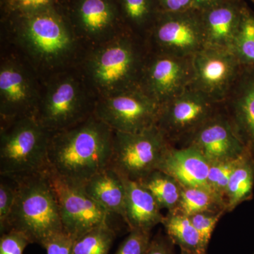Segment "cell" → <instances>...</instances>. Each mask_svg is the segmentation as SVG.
<instances>
[{
  "label": "cell",
  "mask_w": 254,
  "mask_h": 254,
  "mask_svg": "<svg viewBox=\"0 0 254 254\" xmlns=\"http://www.w3.org/2000/svg\"><path fill=\"white\" fill-rule=\"evenodd\" d=\"M77 83L71 78L55 85L33 116L51 132L66 129L91 117Z\"/></svg>",
  "instance_id": "4fadbf2b"
},
{
  "label": "cell",
  "mask_w": 254,
  "mask_h": 254,
  "mask_svg": "<svg viewBox=\"0 0 254 254\" xmlns=\"http://www.w3.org/2000/svg\"><path fill=\"white\" fill-rule=\"evenodd\" d=\"M225 210L200 212L189 216L190 222L199 233L203 245L208 248L212 234Z\"/></svg>",
  "instance_id": "4dcf8cb0"
},
{
  "label": "cell",
  "mask_w": 254,
  "mask_h": 254,
  "mask_svg": "<svg viewBox=\"0 0 254 254\" xmlns=\"http://www.w3.org/2000/svg\"><path fill=\"white\" fill-rule=\"evenodd\" d=\"M226 1L227 0H193V8L197 11H203Z\"/></svg>",
  "instance_id": "74e56055"
},
{
  "label": "cell",
  "mask_w": 254,
  "mask_h": 254,
  "mask_svg": "<svg viewBox=\"0 0 254 254\" xmlns=\"http://www.w3.org/2000/svg\"><path fill=\"white\" fill-rule=\"evenodd\" d=\"M0 134V175L18 178L49 170L52 133L34 116L7 120Z\"/></svg>",
  "instance_id": "3957f363"
},
{
  "label": "cell",
  "mask_w": 254,
  "mask_h": 254,
  "mask_svg": "<svg viewBox=\"0 0 254 254\" xmlns=\"http://www.w3.org/2000/svg\"><path fill=\"white\" fill-rule=\"evenodd\" d=\"M115 238L116 232L107 222L76 239L72 254H108Z\"/></svg>",
  "instance_id": "4316f807"
},
{
  "label": "cell",
  "mask_w": 254,
  "mask_h": 254,
  "mask_svg": "<svg viewBox=\"0 0 254 254\" xmlns=\"http://www.w3.org/2000/svg\"><path fill=\"white\" fill-rule=\"evenodd\" d=\"M28 245L31 242L22 232L9 230L0 237V254H23Z\"/></svg>",
  "instance_id": "d6a6232c"
},
{
  "label": "cell",
  "mask_w": 254,
  "mask_h": 254,
  "mask_svg": "<svg viewBox=\"0 0 254 254\" xmlns=\"http://www.w3.org/2000/svg\"><path fill=\"white\" fill-rule=\"evenodd\" d=\"M163 11L180 12L193 9V0H158Z\"/></svg>",
  "instance_id": "d590c367"
},
{
  "label": "cell",
  "mask_w": 254,
  "mask_h": 254,
  "mask_svg": "<svg viewBox=\"0 0 254 254\" xmlns=\"http://www.w3.org/2000/svg\"><path fill=\"white\" fill-rule=\"evenodd\" d=\"M148 55L134 37H121L95 55L91 64L92 76L111 94L137 88Z\"/></svg>",
  "instance_id": "277c9868"
},
{
  "label": "cell",
  "mask_w": 254,
  "mask_h": 254,
  "mask_svg": "<svg viewBox=\"0 0 254 254\" xmlns=\"http://www.w3.org/2000/svg\"><path fill=\"white\" fill-rule=\"evenodd\" d=\"M0 95L1 115L4 121L34 115L37 106L31 82L18 66L6 64L1 67Z\"/></svg>",
  "instance_id": "e0dca14e"
},
{
  "label": "cell",
  "mask_w": 254,
  "mask_h": 254,
  "mask_svg": "<svg viewBox=\"0 0 254 254\" xmlns=\"http://www.w3.org/2000/svg\"></svg>",
  "instance_id": "60d3db41"
},
{
  "label": "cell",
  "mask_w": 254,
  "mask_h": 254,
  "mask_svg": "<svg viewBox=\"0 0 254 254\" xmlns=\"http://www.w3.org/2000/svg\"><path fill=\"white\" fill-rule=\"evenodd\" d=\"M174 243L168 236L157 235L152 239L149 247L145 254H176Z\"/></svg>",
  "instance_id": "e575fe53"
},
{
  "label": "cell",
  "mask_w": 254,
  "mask_h": 254,
  "mask_svg": "<svg viewBox=\"0 0 254 254\" xmlns=\"http://www.w3.org/2000/svg\"><path fill=\"white\" fill-rule=\"evenodd\" d=\"M23 36L32 51L43 59H58L69 51L72 40L60 18L50 13H38L28 18Z\"/></svg>",
  "instance_id": "5bb4252c"
},
{
  "label": "cell",
  "mask_w": 254,
  "mask_h": 254,
  "mask_svg": "<svg viewBox=\"0 0 254 254\" xmlns=\"http://www.w3.org/2000/svg\"><path fill=\"white\" fill-rule=\"evenodd\" d=\"M151 232L131 230L115 254H145L151 242Z\"/></svg>",
  "instance_id": "1f68e13d"
},
{
  "label": "cell",
  "mask_w": 254,
  "mask_h": 254,
  "mask_svg": "<svg viewBox=\"0 0 254 254\" xmlns=\"http://www.w3.org/2000/svg\"><path fill=\"white\" fill-rule=\"evenodd\" d=\"M220 108L221 104L189 88L160 106L156 125L172 144L185 142Z\"/></svg>",
  "instance_id": "ba28073f"
},
{
  "label": "cell",
  "mask_w": 254,
  "mask_h": 254,
  "mask_svg": "<svg viewBox=\"0 0 254 254\" xmlns=\"http://www.w3.org/2000/svg\"><path fill=\"white\" fill-rule=\"evenodd\" d=\"M232 51L242 66L254 67V13L247 3L242 9Z\"/></svg>",
  "instance_id": "d4e9b609"
},
{
  "label": "cell",
  "mask_w": 254,
  "mask_h": 254,
  "mask_svg": "<svg viewBox=\"0 0 254 254\" xmlns=\"http://www.w3.org/2000/svg\"><path fill=\"white\" fill-rule=\"evenodd\" d=\"M176 210L187 216L200 212H227L225 200L211 190L198 187H182L181 200Z\"/></svg>",
  "instance_id": "cb8c5ba5"
},
{
  "label": "cell",
  "mask_w": 254,
  "mask_h": 254,
  "mask_svg": "<svg viewBox=\"0 0 254 254\" xmlns=\"http://www.w3.org/2000/svg\"><path fill=\"white\" fill-rule=\"evenodd\" d=\"M192 57L152 52L145 61L138 87L161 106L190 88Z\"/></svg>",
  "instance_id": "30bf717a"
},
{
  "label": "cell",
  "mask_w": 254,
  "mask_h": 254,
  "mask_svg": "<svg viewBox=\"0 0 254 254\" xmlns=\"http://www.w3.org/2000/svg\"><path fill=\"white\" fill-rule=\"evenodd\" d=\"M122 177L126 190L125 222L129 230L151 232L153 227L163 222L161 209L153 195L139 182Z\"/></svg>",
  "instance_id": "d6986e66"
},
{
  "label": "cell",
  "mask_w": 254,
  "mask_h": 254,
  "mask_svg": "<svg viewBox=\"0 0 254 254\" xmlns=\"http://www.w3.org/2000/svg\"><path fill=\"white\" fill-rule=\"evenodd\" d=\"M201 153L209 163L236 160L248 151L222 109L209 119L185 142ZM252 152V151H251Z\"/></svg>",
  "instance_id": "7c38bea8"
},
{
  "label": "cell",
  "mask_w": 254,
  "mask_h": 254,
  "mask_svg": "<svg viewBox=\"0 0 254 254\" xmlns=\"http://www.w3.org/2000/svg\"><path fill=\"white\" fill-rule=\"evenodd\" d=\"M114 134L94 115L75 126L53 132L48 148L50 171L67 183L83 187L110 167Z\"/></svg>",
  "instance_id": "6da1fadb"
},
{
  "label": "cell",
  "mask_w": 254,
  "mask_h": 254,
  "mask_svg": "<svg viewBox=\"0 0 254 254\" xmlns=\"http://www.w3.org/2000/svg\"><path fill=\"white\" fill-rule=\"evenodd\" d=\"M138 182L149 190L161 210L172 211L178 208L182 187L173 177L155 170Z\"/></svg>",
  "instance_id": "603a6c76"
},
{
  "label": "cell",
  "mask_w": 254,
  "mask_h": 254,
  "mask_svg": "<svg viewBox=\"0 0 254 254\" xmlns=\"http://www.w3.org/2000/svg\"><path fill=\"white\" fill-rule=\"evenodd\" d=\"M210 163L195 148L170 147L157 170L176 180L182 187H198L210 190L208 176ZM212 191V190H211Z\"/></svg>",
  "instance_id": "ac0fdd59"
},
{
  "label": "cell",
  "mask_w": 254,
  "mask_h": 254,
  "mask_svg": "<svg viewBox=\"0 0 254 254\" xmlns=\"http://www.w3.org/2000/svg\"><path fill=\"white\" fill-rule=\"evenodd\" d=\"M52 0H15L14 5L20 9L33 10L43 7Z\"/></svg>",
  "instance_id": "8d00e7d4"
},
{
  "label": "cell",
  "mask_w": 254,
  "mask_h": 254,
  "mask_svg": "<svg viewBox=\"0 0 254 254\" xmlns=\"http://www.w3.org/2000/svg\"><path fill=\"white\" fill-rule=\"evenodd\" d=\"M250 1H252V2H253L254 4V0H250Z\"/></svg>",
  "instance_id": "ab89813d"
},
{
  "label": "cell",
  "mask_w": 254,
  "mask_h": 254,
  "mask_svg": "<svg viewBox=\"0 0 254 254\" xmlns=\"http://www.w3.org/2000/svg\"><path fill=\"white\" fill-rule=\"evenodd\" d=\"M75 240L66 232L62 231L50 237L42 247L46 254H72Z\"/></svg>",
  "instance_id": "836d02e7"
},
{
  "label": "cell",
  "mask_w": 254,
  "mask_h": 254,
  "mask_svg": "<svg viewBox=\"0 0 254 254\" xmlns=\"http://www.w3.org/2000/svg\"><path fill=\"white\" fill-rule=\"evenodd\" d=\"M180 254H198L192 253V252H186V251L181 250V252H180Z\"/></svg>",
  "instance_id": "f35d334b"
},
{
  "label": "cell",
  "mask_w": 254,
  "mask_h": 254,
  "mask_svg": "<svg viewBox=\"0 0 254 254\" xmlns=\"http://www.w3.org/2000/svg\"><path fill=\"white\" fill-rule=\"evenodd\" d=\"M125 18L132 28L148 35L162 10L158 0H122Z\"/></svg>",
  "instance_id": "484cf974"
},
{
  "label": "cell",
  "mask_w": 254,
  "mask_h": 254,
  "mask_svg": "<svg viewBox=\"0 0 254 254\" xmlns=\"http://www.w3.org/2000/svg\"><path fill=\"white\" fill-rule=\"evenodd\" d=\"M162 224L166 235L174 245L180 250L192 253L207 254V249L203 245L199 233L190 222V218L178 210L168 211L164 216Z\"/></svg>",
  "instance_id": "44dd1931"
},
{
  "label": "cell",
  "mask_w": 254,
  "mask_h": 254,
  "mask_svg": "<svg viewBox=\"0 0 254 254\" xmlns=\"http://www.w3.org/2000/svg\"><path fill=\"white\" fill-rule=\"evenodd\" d=\"M245 0H227L200 11L204 48L232 50Z\"/></svg>",
  "instance_id": "2e32d148"
},
{
  "label": "cell",
  "mask_w": 254,
  "mask_h": 254,
  "mask_svg": "<svg viewBox=\"0 0 254 254\" xmlns=\"http://www.w3.org/2000/svg\"><path fill=\"white\" fill-rule=\"evenodd\" d=\"M192 66L190 88L218 104L226 99L243 67L232 50L207 48L192 57Z\"/></svg>",
  "instance_id": "9c48e42d"
},
{
  "label": "cell",
  "mask_w": 254,
  "mask_h": 254,
  "mask_svg": "<svg viewBox=\"0 0 254 254\" xmlns=\"http://www.w3.org/2000/svg\"><path fill=\"white\" fill-rule=\"evenodd\" d=\"M240 158L236 160L210 163L208 176V186L214 193L218 195L225 201L230 177Z\"/></svg>",
  "instance_id": "f1b7e54d"
},
{
  "label": "cell",
  "mask_w": 254,
  "mask_h": 254,
  "mask_svg": "<svg viewBox=\"0 0 254 254\" xmlns=\"http://www.w3.org/2000/svg\"><path fill=\"white\" fill-rule=\"evenodd\" d=\"M254 187V154L248 151L241 157L230 177L225 196L227 212L252 199Z\"/></svg>",
  "instance_id": "7402d4cb"
},
{
  "label": "cell",
  "mask_w": 254,
  "mask_h": 254,
  "mask_svg": "<svg viewBox=\"0 0 254 254\" xmlns=\"http://www.w3.org/2000/svg\"><path fill=\"white\" fill-rule=\"evenodd\" d=\"M221 105L237 134L254 154V67L243 66Z\"/></svg>",
  "instance_id": "9a60e30c"
},
{
  "label": "cell",
  "mask_w": 254,
  "mask_h": 254,
  "mask_svg": "<svg viewBox=\"0 0 254 254\" xmlns=\"http://www.w3.org/2000/svg\"><path fill=\"white\" fill-rule=\"evenodd\" d=\"M152 52L190 58L204 48L199 11L160 13L148 33Z\"/></svg>",
  "instance_id": "52a82bcc"
},
{
  "label": "cell",
  "mask_w": 254,
  "mask_h": 254,
  "mask_svg": "<svg viewBox=\"0 0 254 254\" xmlns=\"http://www.w3.org/2000/svg\"><path fill=\"white\" fill-rule=\"evenodd\" d=\"M160 110V105L137 87L105 97L93 115L114 131L137 133L156 125Z\"/></svg>",
  "instance_id": "8992f818"
},
{
  "label": "cell",
  "mask_w": 254,
  "mask_h": 254,
  "mask_svg": "<svg viewBox=\"0 0 254 254\" xmlns=\"http://www.w3.org/2000/svg\"><path fill=\"white\" fill-rule=\"evenodd\" d=\"M173 145L157 125L137 133L115 131L110 167L122 176L139 181L158 169Z\"/></svg>",
  "instance_id": "5b68a950"
},
{
  "label": "cell",
  "mask_w": 254,
  "mask_h": 254,
  "mask_svg": "<svg viewBox=\"0 0 254 254\" xmlns=\"http://www.w3.org/2000/svg\"><path fill=\"white\" fill-rule=\"evenodd\" d=\"M64 231L76 240L95 227L107 223L110 214L92 199L83 187L64 181L49 170Z\"/></svg>",
  "instance_id": "8fae6325"
},
{
  "label": "cell",
  "mask_w": 254,
  "mask_h": 254,
  "mask_svg": "<svg viewBox=\"0 0 254 254\" xmlns=\"http://www.w3.org/2000/svg\"><path fill=\"white\" fill-rule=\"evenodd\" d=\"M83 190L96 203L110 214L126 217V190L123 177L115 169L108 167L102 170L83 185Z\"/></svg>",
  "instance_id": "ffe728a7"
},
{
  "label": "cell",
  "mask_w": 254,
  "mask_h": 254,
  "mask_svg": "<svg viewBox=\"0 0 254 254\" xmlns=\"http://www.w3.org/2000/svg\"><path fill=\"white\" fill-rule=\"evenodd\" d=\"M79 12L82 24L91 33L103 31L113 22V10L105 0H84Z\"/></svg>",
  "instance_id": "83f0119b"
},
{
  "label": "cell",
  "mask_w": 254,
  "mask_h": 254,
  "mask_svg": "<svg viewBox=\"0 0 254 254\" xmlns=\"http://www.w3.org/2000/svg\"><path fill=\"white\" fill-rule=\"evenodd\" d=\"M11 180L16 196L4 232H22L31 244L42 247L50 237L64 231L49 170Z\"/></svg>",
  "instance_id": "7a4b0ae2"
},
{
  "label": "cell",
  "mask_w": 254,
  "mask_h": 254,
  "mask_svg": "<svg viewBox=\"0 0 254 254\" xmlns=\"http://www.w3.org/2000/svg\"><path fill=\"white\" fill-rule=\"evenodd\" d=\"M16 196V184L14 180L1 176L0 182V231L4 233L7 225Z\"/></svg>",
  "instance_id": "f546056e"
}]
</instances>
